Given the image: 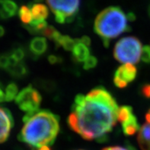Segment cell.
Here are the masks:
<instances>
[{
  "label": "cell",
  "mask_w": 150,
  "mask_h": 150,
  "mask_svg": "<svg viewBox=\"0 0 150 150\" xmlns=\"http://www.w3.org/2000/svg\"><path fill=\"white\" fill-rule=\"evenodd\" d=\"M72 108L67 120L69 126L87 140L101 142L117 121V104L103 87L95 88L86 95H76Z\"/></svg>",
  "instance_id": "1"
},
{
  "label": "cell",
  "mask_w": 150,
  "mask_h": 150,
  "mask_svg": "<svg viewBox=\"0 0 150 150\" xmlns=\"http://www.w3.org/2000/svg\"><path fill=\"white\" fill-rule=\"evenodd\" d=\"M59 131V117L49 110H39L25 122L19 140L33 147L52 145Z\"/></svg>",
  "instance_id": "2"
},
{
  "label": "cell",
  "mask_w": 150,
  "mask_h": 150,
  "mask_svg": "<svg viewBox=\"0 0 150 150\" xmlns=\"http://www.w3.org/2000/svg\"><path fill=\"white\" fill-rule=\"evenodd\" d=\"M127 21V15L120 7L110 6L102 10L97 15L94 30L108 47L111 39L130 30Z\"/></svg>",
  "instance_id": "3"
},
{
  "label": "cell",
  "mask_w": 150,
  "mask_h": 150,
  "mask_svg": "<svg viewBox=\"0 0 150 150\" xmlns=\"http://www.w3.org/2000/svg\"><path fill=\"white\" fill-rule=\"evenodd\" d=\"M143 46L135 37H125L117 41L114 49V58L120 63H138L142 55Z\"/></svg>",
  "instance_id": "4"
},
{
  "label": "cell",
  "mask_w": 150,
  "mask_h": 150,
  "mask_svg": "<svg viewBox=\"0 0 150 150\" xmlns=\"http://www.w3.org/2000/svg\"><path fill=\"white\" fill-rule=\"evenodd\" d=\"M42 101V97L38 90L34 89L32 86L23 88L15 98V103L19 108L25 111L26 114L23 117V121L26 122L33 115L39 111V107Z\"/></svg>",
  "instance_id": "5"
},
{
  "label": "cell",
  "mask_w": 150,
  "mask_h": 150,
  "mask_svg": "<svg viewBox=\"0 0 150 150\" xmlns=\"http://www.w3.org/2000/svg\"><path fill=\"white\" fill-rule=\"evenodd\" d=\"M47 2L59 24L72 21L80 6V0H47Z\"/></svg>",
  "instance_id": "6"
},
{
  "label": "cell",
  "mask_w": 150,
  "mask_h": 150,
  "mask_svg": "<svg viewBox=\"0 0 150 150\" xmlns=\"http://www.w3.org/2000/svg\"><path fill=\"white\" fill-rule=\"evenodd\" d=\"M13 126L14 120L11 112L8 109L0 108V143L7 140Z\"/></svg>",
  "instance_id": "7"
},
{
  "label": "cell",
  "mask_w": 150,
  "mask_h": 150,
  "mask_svg": "<svg viewBox=\"0 0 150 150\" xmlns=\"http://www.w3.org/2000/svg\"><path fill=\"white\" fill-rule=\"evenodd\" d=\"M137 75V69L131 63H125L117 69L114 79L120 80L129 84L135 79Z\"/></svg>",
  "instance_id": "8"
},
{
  "label": "cell",
  "mask_w": 150,
  "mask_h": 150,
  "mask_svg": "<svg viewBox=\"0 0 150 150\" xmlns=\"http://www.w3.org/2000/svg\"><path fill=\"white\" fill-rule=\"evenodd\" d=\"M10 55V54H9ZM9 74L16 78H21L26 76L28 72V67L23 62H16L10 57V64L6 68Z\"/></svg>",
  "instance_id": "9"
},
{
  "label": "cell",
  "mask_w": 150,
  "mask_h": 150,
  "mask_svg": "<svg viewBox=\"0 0 150 150\" xmlns=\"http://www.w3.org/2000/svg\"><path fill=\"white\" fill-rule=\"evenodd\" d=\"M137 141L142 150H150V124L146 123L139 129Z\"/></svg>",
  "instance_id": "10"
},
{
  "label": "cell",
  "mask_w": 150,
  "mask_h": 150,
  "mask_svg": "<svg viewBox=\"0 0 150 150\" xmlns=\"http://www.w3.org/2000/svg\"><path fill=\"white\" fill-rule=\"evenodd\" d=\"M30 50L34 55L40 56L44 54L47 50V42L46 38L43 37L33 38L30 43Z\"/></svg>",
  "instance_id": "11"
},
{
  "label": "cell",
  "mask_w": 150,
  "mask_h": 150,
  "mask_svg": "<svg viewBox=\"0 0 150 150\" xmlns=\"http://www.w3.org/2000/svg\"><path fill=\"white\" fill-rule=\"evenodd\" d=\"M32 13L33 20L36 21H45L49 15L48 8L43 4L36 3L29 6Z\"/></svg>",
  "instance_id": "12"
},
{
  "label": "cell",
  "mask_w": 150,
  "mask_h": 150,
  "mask_svg": "<svg viewBox=\"0 0 150 150\" xmlns=\"http://www.w3.org/2000/svg\"><path fill=\"white\" fill-rule=\"evenodd\" d=\"M72 55L76 61L85 62L90 57V50L87 46L79 42L72 50Z\"/></svg>",
  "instance_id": "13"
},
{
  "label": "cell",
  "mask_w": 150,
  "mask_h": 150,
  "mask_svg": "<svg viewBox=\"0 0 150 150\" xmlns=\"http://www.w3.org/2000/svg\"><path fill=\"white\" fill-rule=\"evenodd\" d=\"M123 131L126 136H133L139 130V124L134 115H132L127 120L122 124Z\"/></svg>",
  "instance_id": "14"
},
{
  "label": "cell",
  "mask_w": 150,
  "mask_h": 150,
  "mask_svg": "<svg viewBox=\"0 0 150 150\" xmlns=\"http://www.w3.org/2000/svg\"><path fill=\"white\" fill-rule=\"evenodd\" d=\"M79 43L78 39H72L68 35H61L58 41L56 43V47H63V49L67 51H72L75 46Z\"/></svg>",
  "instance_id": "15"
},
{
  "label": "cell",
  "mask_w": 150,
  "mask_h": 150,
  "mask_svg": "<svg viewBox=\"0 0 150 150\" xmlns=\"http://www.w3.org/2000/svg\"><path fill=\"white\" fill-rule=\"evenodd\" d=\"M133 115V109L129 106H122L118 108L117 110V121L121 124L126 122Z\"/></svg>",
  "instance_id": "16"
},
{
  "label": "cell",
  "mask_w": 150,
  "mask_h": 150,
  "mask_svg": "<svg viewBox=\"0 0 150 150\" xmlns=\"http://www.w3.org/2000/svg\"><path fill=\"white\" fill-rule=\"evenodd\" d=\"M19 18L21 19V22L25 25H29L33 21L32 13L30 11V7L26 6H22L18 11Z\"/></svg>",
  "instance_id": "17"
},
{
  "label": "cell",
  "mask_w": 150,
  "mask_h": 150,
  "mask_svg": "<svg viewBox=\"0 0 150 150\" xmlns=\"http://www.w3.org/2000/svg\"><path fill=\"white\" fill-rule=\"evenodd\" d=\"M18 88L17 85L15 83H9L6 88V101H11L13 99H15L18 95Z\"/></svg>",
  "instance_id": "18"
},
{
  "label": "cell",
  "mask_w": 150,
  "mask_h": 150,
  "mask_svg": "<svg viewBox=\"0 0 150 150\" xmlns=\"http://www.w3.org/2000/svg\"><path fill=\"white\" fill-rule=\"evenodd\" d=\"M4 7L6 9L8 15H9V17H12L16 14L17 11V5L14 2L13 0H3Z\"/></svg>",
  "instance_id": "19"
},
{
  "label": "cell",
  "mask_w": 150,
  "mask_h": 150,
  "mask_svg": "<svg viewBox=\"0 0 150 150\" xmlns=\"http://www.w3.org/2000/svg\"><path fill=\"white\" fill-rule=\"evenodd\" d=\"M98 64V59L95 57L93 56H90L87 59H86L85 62H84L83 68L86 69V70H89L91 69L95 68Z\"/></svg>",
  "instance_id": "20"
},
{
  "label": "cell",
  "mask_w": 150,
  "mask_h": 150,
  "mask_svg": "<svg viewBox=\"0 0 150 150\" xmlns=\"http://www.w3.org/2000/svg\"><path fill=\"white\" fill-rule=\"evenodd\" d=\"M57 31H58V30H57L54 27L47 26L43 31H42L41 34L43 36L49 38L50 40H53V38H54V36H55V34H57Z\"/></svg>",
  "instance_id": "21"
},
{
  "label": "cell",
  "mask_w": 150,
  "mask_h": 150,
  "mask_svg": "<svg viewBox=\"0 0 150 150\" xmlns=\"http://www.w3.org/2000/svg\"><path fill=\"white\" fill-rule=\"evenodd\" d=\"M10 57L16 62H21L25 57V52L21 48H17L12 51V53L10 54Z\"/></svg>",
  "instance_id": "22"
},
{
  "label": "cell",
  "mask_w": 150,
  "mask_h": 150,
  "mask_svg": "<svg viewBox=\"0 0 150 150\" xmlns=\"http://www.w3.org/2000/svg\"><path fill=\"white\" fill-rule=\"evenodd\" d=\"M142 61L145 63H150V47L149 46H144L142 50L141 55Z\"/></svg>",
  "instance_id": "23"
},
{
  "label": "cell",
  "mask_w": 150,
  "mask_h": 150,
  "mask_svg": "<svg viewBox=\"0 0 150 150\" xmlns=\"http://www.w3.org/2000/svg\"><path fill=\"white\" fill-rule=\"evenodd\" d=\"M10 64V55L3 54L0 56V67L6 69L8 65Z\"/></svg>",
  "instance_id": "24"
},
{
  "label": "cell",
  "mask_w": 150,
  "mask_h": 150,
  "mask_svg": "<svg viewBox=\"0 0 150 150\" xmlns=\"http://www.w3.org/2000/svg\"><path fill=\"white\" fill-rule=\"evenodd\" d=\"M141 94L146 98H150V84H145L142 86Z\"/></svg>",
  "instance_id": "25"
},
{
  "label": "cell",
  "mask_w": 150,
  "mask_h": 150,
  "mask_svg": "<svg viewBox=\"0 0 150 150\" xmlns=\"http://www.w3.org/2000/svg\"><path fill=\"white\" fill-rule=\"evenodd\" d=\"M8 18L10 17H9V15H8L7 12H6V9H5L3 0H0V18L6 19V18Z\"/></svg>",
  "instance_id": "26"
},
{
  "label": "cell",
  "mask_w": 150,
  "mask_h": 150,
  "mask_svg": "<svg viewBox=\"0 0 150 150\" xmlns=\"http://www.w3.org/2000/svg\"><path fill=\"white\" fill-rule=\"evenodd\" d=\"M48 61L50 64H57L62 62V59L59 57L55 55H50L48 57Z\"/></svg>",
  "instance_id": "27"
},
{
  "label": "cell",
  "mask_w": 150,
  "mask_h": 150,
  "mask_svg": "<svg viewBox=\"0 0 150 150\" xmlns=\"http://www.w3.org/2000/svg\"><path fill=\"white\" fill-rule=\"evenodd\" d=\"M78 41L79 42V43H82V44H85V45H86L87 47L90 46V44H91V39H90L88 36H86V35H85V36H82V38L78 39Z\"/></svg>",
  "instance_id": "28"
},
{
  "label": "cell",
  "mask_w": 150,
  "mask_h": 150,
  "mask_svg": "<svg viewBox=\"0 0 150 150\" xmlns=\"http://www.w3.org/2000/svg\"><path fill=\"white\" fill-rule=\"evenodd\" d=\"M102 150H129L127 149L124 148V147L121 146H109L106 147V148H104Z\"/></svg>",
  "instance_id": "29"
},
{
  "label": "cell",
  "mask_w": 150,
  "mask_h": 150,
  "mask_svg": "<svg viewBox=\"0 0 150 150\" xmlns=\"http://www.w3.org/2000/svg\"><path fill=\"white\" fill-rule=\"evenodd\" d=\"M3 101H6V92H4L0 86V102H3Z\"/></svg>",
  "instance_id": "30"
},
{
  "label": "cell",
  "mask_w": 150,
  "mask_h": 150,
  "mask_svg": "<svg viewBox=\"0 0 150 150\" xmlns=\"http://www.w3.org/2000/svg\"><path fill=\"white\" fill-rule=\"evenodd\" d=\"M127 15V18L129 21H133L136 19V16L134 15V14H133V12H129V13H128Z\"/></svg>",
  "instance_id": "31"
},
{
  "label": "cell",
  "mask_w": 150,
  "mask_h": 150,
  "mask_svg": "<svg viewBox=\"0 0 150 150\" xmlns=\"http://www.w3.org/2000/svg\"><path fill=\"white\" fill-rule=\"evenodd\" d=\"M146 120L147 123L150 124V108L149 109V110L146 114Z\"/></svg>",
  "instance_id": "32"
},
{
  "label": "cell",
  "mask_w": 150,
  "mask_h": 150,
  "mask_svg": "<svg viewBox=\"0 0 150 150\" xmlns=\"http://www.w3.org/2000/svg\"><path fill=\"white\" fill-rule=\"evenodd\" d=\"M38 150H51L48 146H41L40 148H38Z\"/></svg>",
  "instance_id": "33"
},
{
  "label": "cell",
  "mask_w": 150,
  "mask_h": 150,
  "mask_svg": "<svg viewBox=\"0 0 150 150\" xmlns=\"http://www.w3.org/2000/svg\"><path fill=\"white\" fill-rule=\"evenodd\" d=\"M4 34H5V29L2 26H0V37L3 36Z\"/></svg>",
  "instance_id": "34"
},
{
  "label": "cell",
  "mask_w": 150,
  "mask_h": 150,
  "mask_svg": "<svg viewBox=\"0 0 150 150\" xmlns=\"http://www.w3.org/2000/svg\"><path fill=\"white\" fill-rule=\"evenodd\" d=\"M34 1H35V2H41V1H43V0H34Z\"/></svg>",
  "instance_id": "35"
},
{
  "label": "cell",
  "mask_w": 150,
  "mask_h": 150,
  "mask_svg": "<svg viewBox=\"0 0 150 150\" xmlns=\"http://www.w3.org/2000/svg\"><path fill=\"white\" fill-rule=\"evenodd\" d=\"M149 16H150V6H149Z\"/></svg>",
  "instance_id": "36"
}]
</instances>
